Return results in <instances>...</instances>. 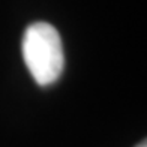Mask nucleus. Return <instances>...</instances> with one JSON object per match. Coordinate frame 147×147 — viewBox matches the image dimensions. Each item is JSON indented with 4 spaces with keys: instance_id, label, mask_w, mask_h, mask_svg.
I'll return each mask as SVG.
<instances>
[{
    "instance_id": "f03ea898",
    "label": "nucleus",
    "mask_w": 147,
    "mask_h": 147,
    "mask_svg": "<svg viewBox=\"0 0 147 147\" xmlns=\"http://www.w3.org/2000/svg\"><path fill=\"white\" fill-rule=\"evenodd\" d=\"M137 147H147V146H146V143H140Z\"/></svg>"
},
{
    "instance_id": "f257e3e1",
    "label": "nucleus",
    "mask_w": 147,
    "mask_h": 147,
    "mask_svg": "<svg viewBox=\"0 0 147 147\" xmlns=\"http://www.w3.org/2000/svg\"><path fill=\"white\" fill-rule=\"evenodd\" d=\"M23 57L39 86H50L63 72L65 54L59 32L45 21L33 23L23 36Z\"/></svg>"
}]
</instances>
